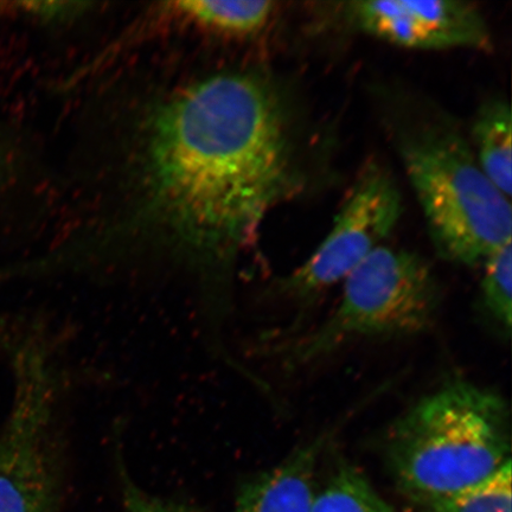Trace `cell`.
Here are the masks:
<instances>
[{
	"label": "cell",
	"mask_w": 512,
	"mask_h": 512,
	"mask_svg": "<svg viewBox=\"0 0 512 512\" xmlns=\"http://www.w3.org/2000/svg\"><path fill=\"white\" fill-rule=\"evenodd\" d=\"M302 124L293 94L264 70H224L176 88L138 127L118 209L43 259V270L176 266L194 277L211 348L229 360L222 332L239 256L307 182Z\"/></svg>",
	"instance_id": "6da1fadb"
},
{
	"label": "cell",
	"mask_w": 512,
	"mask_h": 512,
	"mask_svg": "<svg viewBox=\"0 0 512 512\" xmlns=\"http://www.w3.org/2000/svg\"><path fill=\"white\" fill-rule=\"evenodd\" d=\"M382 452L399 490L424 507L484 482L511 462L507 401L452 380L393 422Z\"/></svg>",
	"instance_id": "7a4b0ae2"
},
{
	"label": "cell",
	"mask_w": 512,
	"mask_h": 512,
	"mask_svg": "<svg viewBox=\"0 0 512 512\" xmlns=\"http://www.w3.org/2000/svg\"><path fill=\"white\" fill-rule=\"evenodd\" d=\"M396 144L440 258L484 264L511 242V203L477 163L471 144L443 114L396 126Z\"/></svg>",
	"instance_id": "3957f363"
},
{
	"label": "cell",
	"mask_w": 512,
	"mask_h": 512,
	"mask_svg": "<svg viewBox=\"0 0 512 512\" xmlns=\"http://www.w3.org/2000/svg\"><path fill=\"white\" fill-rule=\"evenodd\" d=\"M342 283V298L322 323L267 349L286 370L310 366L364 339L418 335L437 318V279L421 256L405 249L380 246Z\"/></svg>",
	"instance_id": "277c9868"
},
{
	"label": "cell",
	"mask_w": 512,
	"mask_h": 512,
	"mask_svg": "<svg viewBox=\"0 0 512 512\" xmlns=\"http://www.w3.org/2000/svg\"><path fill=\"white\" fill-rule=\"evenodd\" d=\"M401 213L400 190L389 171L379 164H369L330 233L303 265L279 281L277 293L303 307L311 305L382 246Z\"/></svg>",
	"instance_id": "5b68a950"
},
{
	"label": "cell",
	"mask_w": 512,
	"mask_h": 512,
	"mask_svg": "<svg viewBox=\"0 0 512 512\" xmlns=\"http://www.w3.org/2000/svg\"><path fill=\"white\" fill-rule=\"evenodd\" d=\"M352 28L407 49H490L488 24L463 0H358L343 4Z\"/></svg>",
	"instance_id": "8992f818"
},
{
	"label": "cell",
	"mask_w": 512,
	"mask_h": 512,
	"mask_svg": "<svg viewBox=\"0 0 512 512\" xmlns=\"http://www.w3.org/2000/svg\"><path fill=\"white\" fill-rule=\"evenodd\" d=\"M335 433V428L320 433L272 469L248 478L230 512H312L319 460Z\"/></svg>",
	"instance_id": "52a82bcc"
},
{
	"label": "cell",
	"mask_w": 512,
	"mask_h": 512,
	"mask_svg": "<svg viewBox=\"0 0 512 512\" xmlns=\"http://www.w3.org/2000/svg\"><path fill=\"white\" fill-rule=\"evenodd\" d=\"M164 14L196 29L228 38L259 35L277 11L274 2L188 0L162 4Z\"/></svg>",
	"instance_id": "ba28073f"
},
{
	"label": "cell",
	"mask_w": 512,
	"mask_h": 512,
	"mask_svg": "<svg viewBox=\"0 0 512 512\" xmlns=\"http://www.w3.org/2000/svg\"><path fill=\"white\" fill-rule=\"evenodd\" d=\"M472 150L490 182L511 200L512 121L508 101L492 99L480 107L471 128Z\"/></svg>",
	"instance_id": "9c48e42d"
},
{
	"label": "cell",
	"mask_w": 512,
	"mask_h": 512,
	"mask_svg": "<svg viewBox=\"0 0 512 512\" xmlns=\"http://www.w3.org/2000/svg\"><path fill=\"white\" fill-rule=\"evenodd\" d=\"M312 512H395L377 494L355 466L339 462L322 490L317 491Z\"/></svg>",
	"instance_id": "30bf717a"
},
{
	"label": "cell",
	"mask_w": 512,
	"mask_h": 512,
	"mask_svg": "<svg viewBox=\"0 0 512 512\" xmlns=\"http://www.w3.org/2000/svg\"><path fill=\"white\" fill-rule=\"evenodd\" d=\"M511 462L484 482L421 507L424 512H512Z\"/></svg>",
	"instance_id": "8fae6325"
},
{
	"label": "cell",
	"mask_w": 512,
	"mask_h": 512,
	"mask_svg": "<svg viewBox=\"0 0 512 512\" xmlns=\"http://www.w3.org/2000/svg\"><path fill=\"white\" fill-rule=\"evenodd\" d=\"M482 298L486 312L505 334L512 323V243H508L484 262Z\"/></svg>",
	"instance_id": "7c38bea8"
},
{
	"label": "cell",
	"mask_w": 512,
	"mask_h": 512,
	"mask_svg": "<svg viewBox=\"0 0 512 512\" xmlns=\"http://www.w3.org/2000/svg\"><path fill=\"white\" fill-rule=\"evenodd\" d=\"M119 473L121 486H123L125 512H206L188 503L147 494L128 476L121 459Z\"/></svg>",
	"instance_id": "4fadbf2b"
},
{
	"label": "cell",
	"mask_w": 512,
	"mask_h": 512,
	"mask_svg": "<svg viewBox=\"0 0 512 512\" xmlns=\"http://www.w3.org/2000/svg\"><path fill=\"white\" fill-rule=\"evenodd\" d=\"M91 3L83 2H24L14 3L15 10L25 14L47 19V21H60V19H72L87 11Z\"/></svg>",
	"instance_id": "5bb4252c"
},
{
	"label": "cell",
	"mask_w": 512,
	"mask_h": 512,
	"mask_svg": "<svg viewBox=\"0 0 512 512\" xmlns=\"http://www.w3.org/2000/svg\"><path fill=\"white\" fill-rule=\"evenodd\" d=\"M3 162H4V149H3L2 140H0V168H2Z\"/></svg>",
	"instance_id": "9a60e30c"
}]
</instances>
